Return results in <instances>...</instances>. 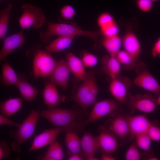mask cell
Segmentation results:
<instances>
[{
    "label": "cell",
    "instance_id": "43",
    "mask_svg": "<svg viewBox=\"0 0 160 160\" xmlns=\"http://www.w3.org/2000/svg\"><path fill=\"white\" fill-rule=\"evenodd\" d=\"M71 154L69 156L68 160H83L79 154L72 153H70Z\"/></svg>",
    "mask_w": 160,
    "mask_h": 160
},
{
    "label": "cell",
    "instance_id": "28",
    "mask_svg": "<svg viewBox=\"0 0 160 160\" xmlns=\"http://www.w3.org/2000/svg\"><path fill=\"white\" fill-rule=\"evenodd\" d=\"M2 79L4 84L7 86L15 85L19 79L12 68L7 62L2 66Z\"/></svg>",
    "mask_w": 160,
    "mask_h": 160
},
{
    "label": "cell",
    "instance_id": "19",
    "mask_svg": "<svg viewBox=\"0 0 160 160\" xmlns=\"http://www.w3.org/2000/svg\"><path fill=\"white\" fill-rule=\"evenodd\" d=\"M42 95L44 103L49 108H55L61 103L60 97L55 84L51 82L46 85Z\"/></svg>",
    "mask_w": 160,
    "mask_h": 160
},
{
    "label": "cell",
    "instance_id": "32",
    "mask_svg": "<svg viewBox=\"0 0 160 160\" xmlns=\"http://www.w3.org/2000/svg\"><path fill=\"white\" fill-rule=\"evenodd\" d=\"M147 133L151 140L156 142L160 141V124L156 122H151Z\"/></svg>",
    "mask_w": 160,
    "mask_h": 160
},
{
    "label": "cell",
    "instance_id": "5",
    "mask_svg": "<svg viewBox=\"0 0 160 160\" xmlns=\"http://www.w3.org/2000/svg\"><path fill=\"white\" fill-rule=\"evenodd\" d=\"M57 62L49 52L39 49L35 53L33 61V72L36 78L49 77Z\"/></svg>",
    "mask_w": 160,
    "mask_h": 160
},
{
    "label": "cell",
    "instance_id": "27",
    "mask_svg": "<svg viewBox=\"0 0 160 160\" xmlns=\"http://www.w3.org/2000/svg\"><path fill=\"white\" fill-rule=\"evenodd\" d=\"M102 44L110 55L116 56L122 45V39L118 35L105 37Z\"/></svg>",
    "mask_w": 160,
    "mask_h": 160
},
{
    "label": "cell",
    "instance_id": "34",
    "mask_svg": "<svg viewBox=\"0 0 160 160\" xmlns=\"http://www.w3.org/2000/svg\"><path fill=\"white\" fill-rule=\"evenodd\" d=\"M140 156L138 147L135 144H131L126 153L125 159L126 160H139Z\"/></svg>",
    "mask_w": 160,
    "mask_h": 160
},
{
    "label": "cell",
    "instance_id": "3",
    "mask_svg": "<svg viewBox=\"0 0 160 160\" xmlns=\"http://www.w3.org/2000/svg\"><path fill=\"white\" fill-rule=\"evenodd\" d=\"M40 109L33 110L29 115L20 124L16 131L10 130L9 135L14 140L11 144L12 151L19 153L21 151V145L33 135L40 116Z\"/></svg>",
    "mask_w": 160,
    "mask_h": 160
},
{
    "label": "cell",
    "instance_id": "24",
    "mask_svg": "<svg viewBox=\"0 0 160 160\" xmlns=\"http://www.w3.org/2000/svg\"><path fill=\"white\" fill-rule=\"evenodd\" d=\"M23 99L21 98H10L0 104L1 113L7 116L17 112L21 108Z\"/></svg>",
    "mask_w": 160,
    "mask_h": 160
},
{
    "label": "cell",
    "instance_id": "12",
    "mask_svg": "<svg viewBox=\"0 0 160 160\" xmlns=\"http://www.w3.org/2000/svg\"><path fill=\"white\" fill-rule=\"evenodd\" d=\"M109 87L112 95L120 103H123L128 95V90L131 87L130 80L127 77L118 76L112 79Z\"/></svg>",
    "mask_w": 160,
    "mask_h": 160
},
{
    "label": "cell",
    "instance_id": "21",
    "mask_svg": "<svg viewBox=\"0 0 160 160\" xmlns=\"http://www.w3.org/2000/svg\"><path fill=\"white\" fill-rule=\"evenodd\" d=\"M109 129L115 135L120 138L124 137L130 134L126 117L121 115L116 116L111 121Z\"/></svg>",
    "mask_w": 160,
    "mask_h": 160
},
{
    "label": "cell",
    "instance_id": "41",
    "mask_svg": "<svg viewBox=\"0 0 160 160\" xmlns=\"http://www.w3.org/2000/svg\"><path fill=\"white\" fill-rule=\"evenodd\" d=\"M152 55L154 57L160 58V37L154 43L151 49Z\"/></svg>",
    "mask_w": 160,
    "mask_h": 160
},
{
    "label": "cell",
    "instance_id": "11",
    "mask_svg": "<svg viewBox=\"0 0 160 160\" xmlns=\"http://www.w3.org/2000/svg\"><path fill=\"white\" fill-rule=\"evenodd\" d=\"M71 72L67 60L60 59L57 62L54 69L48 77L49 81L65 91Z\"/></svg>",
    "mask_w": 160,
    "mask_h": 160
},
{
    "label": "cell",
    "instance_id": "31",
    "mask_svg": "<svg viewBox=\"0 0 160 160\" xmlns=\"http://www.w3.org/2000/svg\"><path fill=\"white\" fill-rule=\"evenodd\" d=\"M135 137V144L138 148L146 151L150 150L151 140L147 133L140 134Z\"/></svg>",
    "mask_w": 160,
    "mask_h": 160
},
{
    "label": "cell",
    "instance_id": "14",
    "mask_svg": "<svg viewBox=\"0 0 160 160\" xmlns=\"http://www.w3.org/2000/svg\"><path fill=\"white\" fill-rule=\"evenodd\" d=\"M132 137L147 133L151 122L145 115H139L126 117Z\"/></svg>",
    "mask_w": 160,
    "mask_h": 160
},
{
    "label": "cell",
    "instance_id": "36",
    "mask_svg": "<svg viewBox=\"0 0 160 160\" xmlns=\"http://www.w3.org/2000/svg\"><path fill=\"white\" fill-rule=\"evenodd\" d=\"M100 30L105 37L118 35L119 31L118 26L115 22Z\"/></svg>",
    "mask_w": 160,
    "mask_h": 160
},
{
    "label": "cell",
    "instance_id": "2",
    "mask_svg": "<svg viewBox=\"0 0 160 160\" xmlns=\"http://www.w3.org/2000/svg\"><path fill=\"white\" fill-rule=\"evenodd\" d=\"M47 30L41 31L39 35L40 40L45 44L50 43V37L53 36H83L97 41L100 34L99 31H84L69 24L54 23L49 21H47Z\"/></svg>",
    "mask_w": 160,
    "mask_h": 160
},
{
    "label": "cell",
    "instance_id": "33",
    "mask_svg": "<svg viewBox=\"0 0 160 160\" xmlns=\"http://www.w3.org/2000/svg\"><path fill=\"white\" fill-rule=\"evenodd\" d=\"M97 21L100 29L115 23L113 17L108 12H104L101 14L98 17Z\"/></svg>",
    "mask_w": 160,
    "mask_h": 160
},
{
    "label": "cell",
    "instance_id": "16",
    "mask_svg": "<svg viewBox=\"0 0 160 160\" xmlns=\"http://www.w3.org/2000/svg\"><path fill=\"white\" fill-rule=\"evenodd\" d=\"M97 137L100 149L109 153L116 151L117 142L115 136L111 131L103 129Z\"/></svg>",
    "mask_w": 160,
    "mask_h": 160
},
{
    "label": "cell",
    "instance_id": "45",
    "mask_svg": "<svg viewBox=\"0 0 160 160\" xmlns=\"http://www.w3.org/2000/svg\"><path fill=\"white\" fill-rule=\"evenodd\" d=\"M156 105H160V94L158 97L156 98Z\"/></svg>",
    "mask_w": 160,
    "mask_h": 160
},
{
    "label": "cell",
    "instance_id": "1",
    "mask_svg": "<svg viewBox=\"0 0 160 160\" xmlns=\"http://www.w3.org/2000/svg\"><path fill=\"white\" fill-rule=\"evenodd\" d=\"M40 116L53 126H70L82 129L84 120L81 113L75 110L64 108H49L40 112Z\"/></svg>",
    "mask_w": 160,
    "mask_h": 160
},
{
    "label": "cell",
    "instance_id": "6",
    "mask_svg": "<svg viewBox=\"0 0 160 160\" xmlns=\"http://www.w3.org/2000/svg\"><path fill=\"white\" fill-rule=\"evenodd\" d=\"M76 130L70 126L59 127L45 130L35 136L29 152H31L49 145L56 140L60 133Z\"/></svg>",
    "mask_w": 160,
    "mask_h": 160
},
{
    "label": "cell",
    "instance_id": "29",
    "mask_svg": "<svg viewBox=\"0 0 160 160\" xmlns=\"http://www.w3.org/2000/svg\"><path fill=\"white\" fill-rule=\"evenodd\" d=\"M116 57L126 70H131L134 68L138 59V58L134 57L124 50H120L116 54Z\"/></svg>",
    "mask_w": 160,
    "mask_h": 160
},
{
    "label": "cell",
    "instance_id": "38",
    "mask_svg": "<svg viewBox=\"0 0 160 160\" xmlns=\"http://www.w3.org/2000/svg\"><path fill=\"white\" fill-rule=\"evenodd\" d=\"M61 17L64 19H70L72 18L76 14L74 8L71 6L68 5L63 6L60 10Z\"/></svg>",
    "mask_w": 160,
    "mask_h": 160
},
{
    "label": "cell",
    "instance_id": "7",
    "mask_svg": "<svg viewBox=\"0 0 160 160\" xmlns=\"http://www.w3.org/2000/svg\"><path fill=\"white\" fill-rule=\"evenodd\" d=\"M137 65V76L133 80L136 86L155 95L160 94V85L157 80L145 68H142L141 63Z\"/></svg>",
    "mask_w": 160,
    "mask_h": 160
},
{
    "label": "cell",
    "instance_id": "15",
    "mask_svg": "<svg viewBox=\"0 0 160 160\" xmlns=\"http://www.w3.org/2000/svg\"><path fill=\"white\" fill-rule=\"evenodd\" d=\"M81 142V148L87 159L98 160L95 156V152L100 149L97 137L87 132L84 133Z\"/></svg>",
    "mask_w": 160,
    "mask_h": 160
},
{
    "label": "cell",
    "instance_id": "13",
    "mask_svg": "<svg viewBox=\"0 0 160 160\" xmlns=\"http://www.w3.org/2000/svg\"><path fill=\"white\" fill-rule=\"evenodd\" d=\"M2 40L3 43L0 51L1 62L25 42L23 30L9 36H5Z\"/></svg>",
    "mask_w": 160,
    "mask_h": 160
},
{
    "label": "cell",
    "instance_id": "17",
    "mask_svg": "<svg viewBox=\"0 0 160 160\" xmlns=\"http://www.w3.org/2000/svg\"><path fill=\"white\" fill-rule=\"evenodd\" d=\"M122 45L124 50L137 58L141 52L140 42L135 34L129 31L124 35L122 39Z\"/></svg>",
    "mask_w": 160,
    "mask_h": 160
},
{
    "label": "cell",
    "instance_id": "4",
    "mask_svg": "<svg viewBox=\"0 0 160 160\" xmlns=\"http://www.w3.org/2000/svg\"><path fill=\"white\" fill-rule=\"evenodd\" d=\"M21 8L22 13L18 22L22 30L31 27L38 29L47 22V18L43 11L38 7L25 3Z\"/></svg>",
    "mask_w": 160,
    "mask_h": 160
},
{
    "label": "cell",
    "instance_id": "44",
    "mask_svg": "<svg viewBox=\"0 0 160 160\" xmlns=\"http://www.w3.org/2000/svg\"><path fill=\"white\" fill-rule=\"evenodd\" d=\"M148 160H158V158L156 156H151L148 158Z\"/></svg>",
    "mask_w": 160,
    "mask_h": 160
},
{
    "label": "cell",
    "instance_id": "42",
    "mask_svg": "<svg viewBox=\"0 0 160 160\" xmlns=\"http://www.w3.org/2000/svg\"><path fill=\"white\" fill-rule=\"evenodd\" d=\"M109 153L103 152L101 154V159L102 160H115V158L109 154Z\"/></svg>",
    "mask_w": 160,
    "mask_h": 160
},
{
    "label": "cell",
    "instance_id": "8",
    "mask_svg": "<svg viewBox=\"0 0 160 160\" xmlns=\"http://www.w3.org/2000/svg\"><path fill=\"white\" fill-rule=\"evenodd\" d=\"M118 106V103L111 100L105 99L96 102L89 116L84 120L83 127L104 116L113 113Z\"/></svg>",
    "mask_w": 160,
    "mask_h": 160
},
{
    "label": "cell",
    "instance_id": "23",
    "mask_svg": "<svg viewBox=\"0 0 160 160\" xmlns=\"http://www.w3.org/2000/svg\"><path fill=\"white\" fill-rule=\"evenodd\" d=\"M75 36H60L47 46L44 50L48 52L56 53L65 49L70 46Z\"/></svg>",
    "mask_w": 160,
    "mask_h": 160
},
{
    "label": "cell",
    "instance_id": "22",
    "mask_svg": "<svg viewBox=\"0 0 160 160\" xmlns=\"http://www.w3.org/2000/svg\"><path fill=\"white\" fill-rule=\"evenodd\" d=\"M22 98L28 102H32L39 93V91L25 80L19 78L15 85Z\"/></svg>",
    "mask_w": 160,
    "mask_h": 160
},
{
    "label": "cell",
    "instance_id": "20",
    "mask_svg": "<svg viewBox=\"0 0 160 160\" xmlns=\"http://www.w3.org/2000/svg\"><path fill=\"white\" fill-rule=\"evenodd\" d=\"M103 71L112 79L119 75L120 69V63L116 56L105 55L101 59Z\"/></svg>",
    "mask_w": 160,
    "mask_h": 160
},
{
    "label": "cell",
    "instance_id": "46",
    "mask_svg": "<svg viewBox=\"0 0 160 160\" xmlns=\"http://www.w3.org/2000/svg\"><path fill=\"white\" fill-rule=\"evenodd\" d=\"M153 2L158 1L159 0H151Z\"/></svg>",
    "mask_w": 160,
    "mask_h": 160
},
{
    "label": "cell",
    "instance_id": "9",
    "mask_svg": "<svg viewBox=\"0 0 160 160\" xmlns=\"http://www.w3.org/2000/svg\"><path fill=\"white\" fill-rule=\"evenodd\" d=\"M128 97L129 106L132 112L137 110L144 113H150L156 108V98L151 94L130 95Z\"/></svg>",
    "mask_w": 160,
    "mask_h": 160
},
{
    "label": "cell",
    "instance_id": "18",
    "mask_svg": "<svg viewBox=\"0 0 160 160\" xmlns=\"http://www.w3.org/2000/svg\"><path fill=\"white\" fill-rule=\"evenodd\" d=\"M66 57L71 72L77 80L83 81L87 74L82 60L70 52L66 54Z\"/></svg>",
    "mask_w": 160,
    "mask_h": 160
},
{
    "label": "cell",
    "instance_id": "35",
    "mask_svg": "<svg viewBox=\"0 0 160 160\" xmlns=\"http://www.w3.org/2000/svg\"><path fill=\"white\" fill-rule=\"evenodd\" d=\"M84 66L90 67L95 66L97 63V59L96 56L89 52L84 53L82 60Z\"/></svg>",
    "mask_w": 160,
    "mask_h": 160
},
{
    "label": "cell",
    "instance_id": "39",
    "mask_svg": "<svg viewBox=\"0 0 160 160\" xmlns=\"http://www.w3.org/2000/svg\"><path fill=\"white\" fill-rule=\"evenodd\" d=\"M10 153V149L7 142L5 140L0 142V160L6 159L9 156Z\"/></svg>",
    "mask_w": 160,
    "mask_h": 160
},
{
    "label": "cell",
    "instance_id": "26",
    "mask_svg": "<svg viewBox=\"0 0 160 160\" xmlns=\"http://www.w3.org/2000/svg\"><path fill=\"white\" fill-rule=\"evenodd\" d=\"M65 143L70 153L79 154L81 148V139L76 132L73 131L66 132Z\"/></svg>",
    "mask_w": 160,
    "mask_h": 160
},
{
    "label": "cell",
    "instance_id": "37",
    "mask_svg": "<svg viewBox=\"0 0 160 160\" xmlns=\"http://www.w3.org/2000/svg\"><path fill=\"white\" fill-rule=\"evenodd\" d=\"M138 8L141 11L147 12L153 7V2L151 0H134Z\"/></svg>",
    "mask_w": 160,
    "mask_h": 160
},
{
    "label": "cell",
    "instance_id": "25",
    "mask_svg": "<svg viewBox=\"0 0 160 160\" xmlns=\"http://www.w3.org/2000/svg\"><path fill=\"white\" fill-rule=\"evenodd\" d=\"M64 154L61 144L56 140L49 145L44 156H39L37 159L43 160H62Z\"/></svg>",
    "mask_w": 160,
    "mask_h": 160
},
{
    "label": "cell",
    "instance_id": "30",
    "mask_svg": "<svg viewBox=\"0 0 160 160\" xmlns=\"http://www.w3.org/2000/svg\"><path fill=\"white\" fill-rule=\"evenodd\" d=\"M12 7V3L0 12V38L2 39L6 36L7 33L10 14Z\"/></svg>",
    "mask_w": 160,
    "mask_h": 160
},
{
    "label": "cell",
    "instance_id": "40",
    "mask_svg": "<svg viewBox=\"0 0 160 160\" xmlns=\"http://www.w3.org/2000/svg\"><path fill=\"white\" fill-rule=\"evenodd\" d=\"M8 117L1 113L0 114V125H1L11 126L17 127H19L20 124L14 122Z\"/></svg>",
    "mask_w": 160,
    "mask_h": 160
},
{
    "label": "cell",
    "instance_id": "10",
    "mask_svg": "<svg viewBox=\"0 0 160 160\" xmlns=\"http://www.w3.org/2000/svg\"><path fill=\"white\" fill-rule=\"evenodd\" d=\"M89 82V76L88 73L73 97V100L84 111L96 103L97 97L91 92Z\"/></svg>",
    "mask_w": 160,
    "mask_h": 160
}]
</instances>
